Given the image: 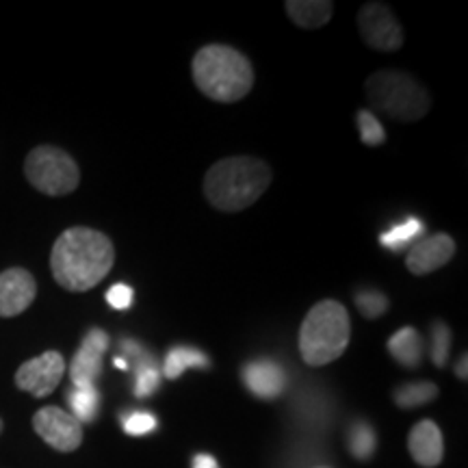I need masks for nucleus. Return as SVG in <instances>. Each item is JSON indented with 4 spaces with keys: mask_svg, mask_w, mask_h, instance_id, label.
<instances>
[{
    "mask_svg": "<svg viewBox=\"0 0 468 468\" xmlns=\"http://www.w3.org/2000/svg\"><path fill=\"white\" fill-rule=\"evenodd\" d=\"M113 243L107 234L93 228H69L52 245V278L72 292H85L101 284L113 269Z\"/></svg>",
    "mask_w": 468,
    "mask_h": 468,
    "instance_id": "f257e3e1",
    "label": "nucleus"
},
{
    "mask_svg": "<svg viewBox=\"0 0 468 468\" xmlns=\"http://www.w3.org/2000/svg\"><path fill=\"white\" fill-rule=\"evenodd\" d=\"M271 185V167L254 156H230L218 161L204 176V196L210 207L239 213L261 200Z\"/></svg>",
    "mask_w": 468,
    "mask_h": 468,
    "instance_id": "f03ea898",
    "label": "nucleus"
},
{
    "mask_svg": "<svg viewBox=\"0 0 468 468\" xmlns=\"http://www.w3.org/2000/svg\"><path fill=\"white\" fill-rule=\"evenodd\" d=\"M193 83L215 102H239L254 87V68L243 52L224 44H208L191 63Z\"/></svg>",
    "mask_w": 468,
    "mask_h": 468,
    "instance_id": "7ed1b4c3",
    "label": "nucleus"
},
{
    "mask_svg": "<svg viewBox=\"0 0 468 468\" xmlns=\"http://www.w3.org/2000/svg\"><path fill=\"white\" fill-rule=\"evenodd\" d=\"M349 338L347 308L335 300L317 302L300 327V354L310 367L330 365L345 354Z\"/></svg>",
    "mask_w": 468,
    "mask_h": 468,
    "instance_id": "20e7f679",
    "label": "nucleus"
},
{
    "mask_svg": "<svg viewBox=\"0 0 468 468\" xmlns=\"http://www.w3.org/2000/svg\"><path fill=\"white\" fill-rule=\"evenodd\" d=\"M365 91L373 111L393 120L419 122L430 111V93L412 74L382 69L368 76Z\"/></svg>",
    "mask_w": 468,
    "mask_h": 468,
    "instance_id": "39448f33",
    "label": "nucleus"
},
{
    "mask_svg": "<svg viewBox=\"0 0 468 468\" xmlns=\"http://www.w3.org/2000/svg\"><path fill=\"white\" fill-rule=\"evenodd\" d=\"M25 174L35 189L52 197L68 196L80 183V169L76 161L66 150L55 145H39L28 152Z\"/></svg>",
    "mask_w": 468,
    "mask_h": 468,
    "instance_id": "423d86ee",
    "label": "nucleus"
},
{
    "mask_svg": "<svg viewBox=\"0 0 468 468\" xmlns=\"http://www.w3.org/2000/svg\"><path fill=\"white\" fill-rule=\"evenodd\" d=\"M360 35L368 48L395 52L403 46V28L390 7L382 3L362 5L358 14Z\"/></svg>",
    "mask_w": 468,
    "mask_h": 468,
    "instance_id": "0eeeda50",
    "label": "nucleus"
},
{
    "mask_svg": "<svg viewBox=\"0 0 468 468\" xmlns=\"http://www.w3.org/2000/svg\"><path fill=\"white\" fill-rule=\"evenodd\" d=\"M33 430L46 444L61 453H72L83 442V425L57 406L37 410L33 417Z\"/></svg>",
    "mask_w": 468,
    "mask_h": 468,
    "instance_id": "6e6552de",
    "label": "nucleus"
},
{
    "mask_svg": "<svg viewBox=\"0 0 468 468\" xmlns=\"http://www.w3.org/2000/svg\"><path fill=\"white\" fill-rule=\"evenodd\" d=\"M63 373H66L63 356L58 351H44L42 356H35L17 368L16 386L37 399H44L55 393L57 386L61 384Z\"/></svg>",
    "mask_w": 468,
    "mask_h": 468,
    "instance_id": "1a4fd4ad",
    "label": "nucleus"
},
{
    "mask_svg": "<svg viewBox=\"0 0 468 468\" xmlns=\"http://www.w3.org/2000/svg\"><path fill=\"white\" fill-rule=\"evenodd\" d=\"M109 349V335L101 327H93L76 349L72 365H69V378L74 388H93L96 379L102 373V360Z\"/></svg>",
    "mask_w": 468,
    "mask_h": 468,
    "instance_id": "9d476101",
    "label": "nucleus"
},
{
    "mask_svg": "<svg viewBox=\"0 0 468 468\" xmlns=\"http://www.w3.org/2000/svg\"><path fill=\"white\" fill-rule=\"evenodd\" d=\"M37 282L33 273L22 267H11L0 273V317H17L35 302Z\"/></svg>",
    "mask_w": 468,
    "mask_h": 468,
    "instance_id": "9b49d317",
    "label": "nucleus"
},
{
    "mask_svg": "<svg viewBox=\"0 0 468 468\" xmlns=\"http://www.w3.org/2000/svg\"><path fill=\"white\" fill-rule=\"evenodd\" d=\"M455 254V241L449 234L438 232L431 237H423L408 250L406 267L414 276H427L436 269L447 265Z\"/></svg>",
    "mask_w": 468,
    "mask_h": 468,
    "instance_id": "f8f14e48",
    "label": "nucleus"
},
{
    "mask_svg": "<svg viewBox=\"0 0 468 468\" xmlns=\"http://www.w3.org/2000/svg\"><path fill=\"white\" fill-rule=\"evenodd\" d=\"M408 449L419 466L436 468L444 458V441L441 427L434 420H419L408 436Z\"/></svg>",
    "mask_w": 468,
    "mask_h": 468,
    "instance_id": "ddd939ff",
    "label": "nucleus"
},
{
    "mask_svg": "<svg viewBox=\"0 0 468 468\" xmlns=\"http://www.w3.org/2000/svg\"><path fill=\"white\" fill-rule=\"evenodd\" d=\"M243 382L250 388V393L261 397V399H276L278 395H282L286 376L278 362L259 358L245 365Z\"/></svg>",
    "mask_w": 468,
    "mask_h": 468,
    "instance_id": "4468645a",
    "label": "nucleus"
},
{
    "mask_svg": "<svg viewBox=\"0 0 468 468\" xmlns=\"http://www.w3.org/2000/svg\"><path fill=\"white\" fill-rule=\"evenodd\" d=\"M284 9L302 28H321L335 16V3L330 0H289Z\"/></svg>",
    "mask_w": 468,
    "mask_h": 468,
    "instance_id": "2eb2a0df",
    "label": "nucleus"
},
{
    "mask_svg": "<svg viewBox=\"0 0 468 468\" xmlns=\"http://www.w3.org/2000/svg\"><path fill=\"white\" fill-rule=\"evenodd\" d=\"M388 351L399 365L414 368L423 360V338L414 327H401L388 338Z\"/></svg>",
    "mask_w": 468,
    "mask_h": 468,
    "instance_id": "dca6fc26",
    "label": "nucleus"
},
{
    "mask_svg": "<svg viewBox=\"0 0 468 468\" xmlns=\"http://www.w3.org/2000/svg\"><path fill=\"white\" fill-rule=\"evenodd\" d=\"M423 221L417 218H408L406 221H401V224L390 228L388 232H384L382 237H379V243H382L384 248H388L390 251H403L412 248L417 241H420V239H423Z\"/></svg>",
    "mask_w": 468,
    "mask_h": 468,
    "instance_id": "f3484780",
    "label": "nucleus"
},
{
    "mask_svg": "<svg viewBox=\"0 0 468 468\" xmlns=\"http://www.w3.org/2000/svg\"><path fill=\"white\" fill-rule=\"evenodd\" d=\"M189 367H208V358L207 354H202L200 349H193V347H174L167 354L165 365H163V371H165L167 379H176L180 378Z\"/></svg>",
    "mask_w": 468,
    "mask_h": 468,
    "instance_id": "a211bd4d",
    "label": "nucleus"
},
{
    "mask_svg": "<svg viewBox=\"0 0 468 468\" xmlns=\"http://www.w3.org/2000/svg\"><path fill=\"white\" fill-rule=\"evenodd\" d=\"M438 397V386L434 382H410L397 388L395 403L403 410H412L434 401Z\"/></svg>",
    "mask_w": 468,
    "mask_h": 468,
    "instance_id": "6ab92c4d",
    "label": "nucleus"
},
{
    "mask_svg": "<svg viewBox=\"0 0 468 468\" xmlns=\"http://www.w3.org/2000/svg\"><path fill=\"white\" fill-rule=\"evenodd\" d=\"M69 406H72V417L80 425L91 423L98 417V406H101V393L98 388H74L68 397Z\"/></svg>",
    "mask_w": 468,
    "mask_h": 468,
    "instance_id": "aec40b11",
    "label": "nucleus"
},
{
    "mask_svg": "<svg viewBox=\"0 0 468 468\" xmlns=\"http://www.w3.org/2000/svg\"><path fill=\"white\" fill-rule=\"evenodd\" d=\"M378 449V436L373 431V427L365 423V420H358V423L351 425L349 430V452L356 460H371V455L376 453Z\"/></svg>",
    "mask_w": 468,
    "mask_h": 468,
    "instance_id": "412c9836",
    "label": "nucleus"
},
{
    "mask_svg": "<svg viewBox=\"0 0 468 468\" xmlns=\"http://www.w3.org/2000/svg\"><path fill=\"white\" fill-rule=\"evenodd\" d=\"M356 306L367 319H378L388 310V300H386L384 292H379L376 289H360L354 292Z\"/></svg>",
    "mask_w": 468,
    "mask_h": 468,
    "instance_id": "4be33fe9",
    "label": "nucleus"
},
{
    "mask_svg": "<svg viewBox=\"0 0 468 468\" xmlns=\"http://www.w3.org/2000/svg\"><path fill=\"white\" fill-rule=\"evenodd\" d=\"M356 120H358V131H360L362 144L379 145L386 142L384 126L379 124V120L371 113V111H367V109L358 111V117H356Z\"/></svg>",
    "mask_w": 468,
    "mask_h": 468,
    "instance_id": "5701e85b",
    "label": "nucleus"
},
{
    "mask_svg": "<svg viewBox=\"0 0 468 468\" xmlns=\"http://www.w3.org/2000/svg\"><path fill=\"white\" fill-rule=\"evenodd\" d=\"M449 347H452V332H449L447 324L438 321L431 327V360H434L436 367L447 365Z\"/></svg>",
    "mask_w": 468,
    "mask_h": 468,
    "instance_id": "b1692460",
    "label": "nucleus"
},
{
    "mask_svg": "<svg viewBox=\"0 0 468 468\" xmlns=\"http://www.w3.org/2000/svg\"><path fill=\"white\" fill-rule=\"evenodd\" d=\"M156 430V419L150 412H133L124 417V431L131 436H145Z\"/></svg>",
    "mask_w": 468,
    "mask_h": 468,
    "instance_id": "393cba45",
    "label": "nucleus"
},
{
    "mask_svg": "<svg viewBox=\"0 0 468 468\" xmlns=\"http://www.w3.org/2000/svg\"><path fill=\"white\" fill-rule=\"evenodd\" d=\"M133 289L131 286H126V284H115V286H111L109 289V292H107V302H109V306L111 308H115V310H126V308H131L133 306Z\"/></svg>",
    "mask_w": 468,
    "mask_h": 468,
    "instance_id": "a878e982",
    "label": "nucleus"
},
{
    "mask_svg": "<svg viewBox=\"0 0 468 468\" xmlns=\"http://www.w3.org/2000/svg\"><path fill=\"white\" fill-rule=\"evenodd\" d=\"M193 468H219V462L213 458V455L200 453L193 458Z\"/></svg>",
    "mask_w": 468,
    "mask_h": 468,
    "instance_id": "bb28decb",
    "label": "nucleus"
},
{
    "mask_svg": "<svg viewBox=\"0 0 468 468\" xmlns=\"http://www.w3.org/2000/svg\"><path fill=\"white\" fill-rule=\"evenodd\" d=\"M466 356H462V360L458 362V367H455V376H458L460 379H466Z\"/></svg>",
    "mask_w": 468,
    "mask_h": 468,
    "instance_id": "cd10ccee",
    "label": "nucleus"
},
{
    "mask_svg": "<svg viewBox=\"0 0 468 468\" xmlns=\"http://www.w3.org/2000/svg\"><path fill=\"white\" fill-rule=\"evenodd\" d=\"M115 367L117 368H131V365H128V360H124V358H115Z\"/></svg>",
    "mask_w": 468,
    "mask_h": 468,
    "instance_id": "c85d7f7f",
    "label": "nucleus"
},
{
    "mask_svg": "<svg viewBox=\"0 0 468 468\" xmlns=\"http://www.w3.org/2000/svg\"><path fill=\"white\" fill-rule=\"evenodd\" d=\"M0 431H3V420H0Z\"/></svg>",
    "mask_w": 468,
    "mask_h": 468,
    "instance_id": "c756f323",
    "label": "nucleus"
},
{
    "mask_svg": "<svg viewBox=\"0 0 468 468\" xmlns=\"http://www.w3.org/2000/svg\"><path fill=\"white\" fill-rule=\"evenodd\" d=\"M317 468H330V466H317Z\"/></svg>",
    "mask_w": 468,
    "mask_h": 468,
    "instance_id": "7c9ffc66",
    "label": "nucleus"
}]
</instances>
